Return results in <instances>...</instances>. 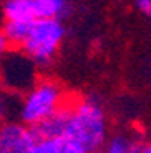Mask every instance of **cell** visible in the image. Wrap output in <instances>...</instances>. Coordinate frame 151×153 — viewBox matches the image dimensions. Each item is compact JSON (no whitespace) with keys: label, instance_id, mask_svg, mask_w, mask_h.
Instances as JSON below:
<instances>
[{"label":"cell","instance_id":"obj_8","mask_svg":"<svg viewBox=\"0 0 151 153\" xmlns=\"http://www.w3.org/2000/svg\"><path fill=\"white\" fill-rule=\"evenodd\" d=\"M35 10L38 19H61L70 13V0H35Z\"/></svg>","mask_w":151,"mask_h":153},{"label":"cell","instance_id":"obj_11","mask_svg":"<svg viewBox=\"0 0 151 153\" xmlns=\"http://www.w3.org/2000/svg\"><path fill=\"white\" fill-rule=\"evenodd\" d=\"M63 153H90L83 145H80L76 142H72V140H67L65 142V150Z\"/></svg>","mask_w":151,"mask_h":153},{"label":"cell","instance_id":"obj_6","mask_svg":"<svg viewBox=\"0 0 151 153\" xmlns=\"http://www.w3.org/2000/svg\"><path fill=\"white\" fill-rule=\"evenodd\" d=\"M32 22H13V20H4L2 25V35H0V42H2V52L15 48L20 50L23 45L27 35L30 32Z\"/></svg>","mask_w":151,"mask_h":153},{"label":"cell","instance_id":"obj_9","mask_svg":"<svg viewBox=\"0 0 151 153\" xmlns=\"http://www.w3.org/2000/svg\"><path fill=\"white\" fill-rule=\"evenodd\" d=\"M136 145H138V142L131 140L126 135H115V137L108 138L101 153H133Z\"/></svg>","mask_w":151,"mask_h":153},{"label":"cell","instance_id":"obj_1","mask_svg":"<svg viewBox=\"0 0 151 153\" xmlns=\"http://www.w3.org/2000/svg\"><path fill=\"white\" fill-rule=\"evenodd\" d=\"M65 138L83 145L90 153H98L108 142V118L95 97L70 102Z\"/></svg>","mask_w":151,"mask_h":153},{"label":"cell","instance_id":"obj_7","mask_svg":"<svg viewBox=\"0 0 151 153\" xmlns=\"http://www.w3.org/2000/svg\"><path fill=\"white\" fill-rule=\"evenodd\" d=\"M2 15H4V20L33 22L37 20L35 0H4Z\"/></svg>","mask_w":151,"mask_h":153},{"label":"cell","instance_id":"obj_13","mask_svg":"<svg viewBox=\"0 0 151 153\" xmlns=\"http://www.w3.org/2000/svg\"><path fill=\"white\" fill-rule=\"evenodd\" d=\"M140 153H151V142H144V143H141Z\"/></svg>","mask_w":151,"mask_h":153},{"label":"cell","instance_id":"obj_3","mask_svg":"<svg viewBox=\"0 0 151 153\" xmlns=\"http://www.w3.org/2000/svg\"><path fill=\"white\" fill-rule=\"evenodd\" d=\"M65 38V25L61 19H38L30 25L20 52L27 55L37 67L47 68L55 60L58 48Z\"/></svg>","mask_w":151,"mask_h":153},{"label":"cell","instance_id":"obj_10","mask_svg":"<svg viewBox=\"0 0 151 153\" xmlns=\"http://www.w3.org/2000/svg\"><path fill=\"white\" fill-rule=\"evenodd\" d=\"M67 138L55 137V138H38L32 153H63Z\"/></svg>","mask_w":151,"mask_h":153},{"label":"cell","instance_id":"obj_12","mask_svg":"<svg viewBox=\"0 0 151 153\" xmlns=\"http://www.w3.org/2000/svg\"><path fill=\"white\" fill-rule=\"evenodd\" d=\"M135 5L143 15L151 19V0H135Z\"/></svg>","mask_w":151,"mask_h":153},{"label":"cell","instance_id":"obj_2","mask_svg":"<svg viewBox=\"0 0 151 153\" xmlns=\"http://www.w3.org/2000/svg\"><path fill=\"white\" fill-rule=\"evenodd\" d=\"M68 103L60 83L40 78L22 95L19 102V120L30 126L50 118Z\"/></svg>","mask_w":151,"mask_h":153},{"label":"cell","instance_id":"obj_5","mask_svg":"<svg viewBox=\"0 0 151 153\" xmlns=\"http://www.w3.org/2000/svg\"><path fill=\"white\" fill-rule=\"evenodd\" d=\"M68 115H70V102L63 108L52 115L50 118L43 120L42 123L32 126L37 135V138H55V137H63L67 131V123H68Z\"/></svg>","mask_w":151,"mask_h":153},{"label":"cell","instance_id":"obj_14","mask_svg":"<svg viewBox=\"0 0 151 153\" xmlns=\"http://www.w3.org/2000/svg\"><path fill=\"white\" fill-rule=\"evenodd\" d=\"M140 148H141V143L138 142V145H136V148H135V152H133V153H140Z\"/></svg>","mask_w":151,"mask_h":153},{"label":"cell","instance_id":"obj_4","mask_svg":"<svg viewBox=\"0 0 151 153\" xmlns=\"http://www.w3.org/2000/svg\"><path fill=\"white\" fill-rule=\"evenodd\" d=\"M33 128L20 120H10L0 130V153H32L37 143Z\"/></svg>","mask_w":151,"mask_h":153}]
</instances>
